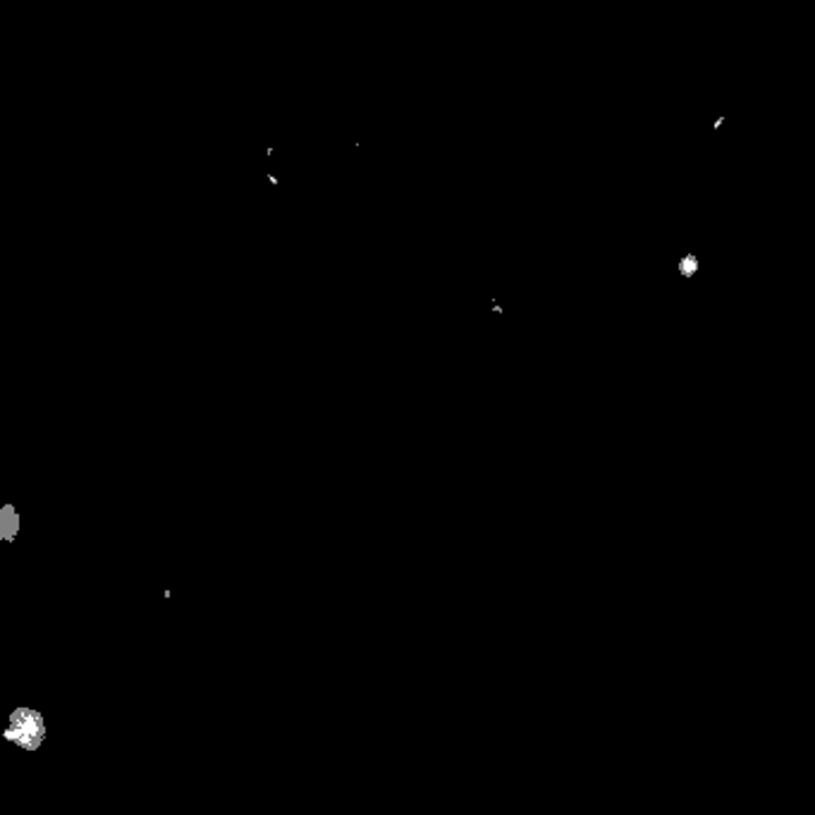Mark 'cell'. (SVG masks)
<instances>
[{
  "mask_svg": "<svg viewBox=\"0 0 815 815\" xmlns=\"http://www.w3.org/2000/svg\"><path fill=\"white\" fill-rule=\"evenodd\" d=\"M46 720L39 710L34 708H18L12 710V716L3 730V739L8 744L20 747L22 751L34 753L43 747L46 741Z\"/></svg>",
  "mask_w": 815,
  "mask_h": 815,
  "instance_id": "6da1fadb",
  "label": "cell"
}]
</instances>
